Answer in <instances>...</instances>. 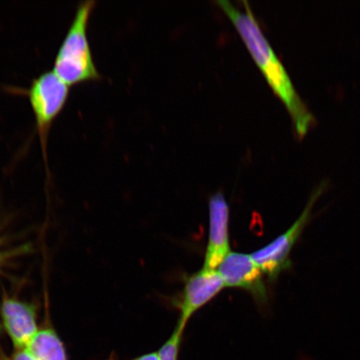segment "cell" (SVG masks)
<instances>
[{
	"mask_svg": "<svg viewBox=\"0 0 360 360\" xmlns=\"http://www.w3.org/2000/svg\"><path fill=\"white\" fill-rule=\"evenodd\" d=\"M1 326H2L1 323H0V332H1V328H2Z\"/></svg>",
	"mask_w": 360,
	"mask_h": 360,
	"instance_id": "obj_15",
	"label": "cell"
},
{
	"mask_svg": "<svg viewBox=\"0 0 360 360\" xmlns=\"http://www.w3.org/2000/svg\"><path fill=\"white\" fill-rule=\"evenodd\" d=\"M96 0L79 4L53 61V71L69 85L100 79L88 38V27Z\"/></svg>",
	"mask_w": 360,
	"mask_h": 360,
	"instance_id": "obj_2",
	"label": "cell"
},
{
	"mask_svg": "<svg viewBox=\"0 0 360 360\" xmlns=\"http://www.w3.org/2000/svg\"><path fill=\"white\" fill-rule=\"evenodd\" d=\"M0 360H11V359H8L6 356H4V354H1V356H0Z\"/></svg>",
	"mask_w": 360,
	"mask_h": 360,
	"instance_id": "obj_13",
	"label": "cell"
},
{
	"mask_svg": "<svg viewBox=\"0 0 360 360\" xmlns=\"http://www.w3.org/2000/svg\"><path fill=\"white\" fill-rule=\"evenodd\" d=\"M26 350L36 360H67L65 346L52 328L39 330Z\"/></svg>",
	"mask_w": 360,
	"mask_h": 360,
	"instance_id": "obj_9",
	"label": "cell"
},
{
	"mask_svg": "<svg viewBox=\"0 0 360 360\" xmlns=\"http://www.w3.org/2000/svg\"><path fill=\"white\" fill-rule=\"evenodd\" d=\"M17 90L28 98L34 117L35 130L38 132L43 157L46 161L49 130L66 105L70 87L51 70L43 72L31 80L29 88Z\"/></svg>",
	"mask_w": 360,
	"mask_h": 360,
	"instance_id": "obj_3",
	"label": "cell"
},
{
	"mask_svg": "<svg viewBox=\"0 0 360 360\" xmlns=\"http://www.w3.org/2000/svg\"><path fill=\"white\" fill-rule=\"evenodd\" d=\"M210 228L204 267L216 269L231 253L229 245V207L221 192L216 193L209 201Z\"/></svg>",
	"mask_w": 360,
	"mask_h": 360,
	"instance_id": "obj_7",
	"label": "cell"
},
{
	"mask_svg": "<svg viewBox=\"0 0 360 360\" xmlns=\"http://www.w3.org/2000/svg\"><path fill=\"white\" fill-rule=\"evenodd\" d=\"M225 288L217 270L202 268L187 278L177 306L179 309V323L186 326L193 314L204 307Z\"/></svg>",
	"mask_w": 360,
	"mask_h": 360,
	"instance_id": "obj_6",
	"label": "cell"
},
{
	"mask_svg": "<svg viewBox=\"0 0 360 360\" xmlns=\"http://www.w3.org/2000/svg\"><path fill=\"white\" fill-rule=\"evenodd\" d=\"M225 287L245 290L259 304H266L268 292L264 274L250 255L231 252L217 269Z\"/></svg>",
	"mask_w": 360,
	"mask_h": 360,
	"instance_id": "obj_5",
	"label": "cell"
},
{
	"mask_svg": "<svg viewBox=\"0 0 360 360\" xmlns=\"http://www.w3.org/2000/svg\"><path fill=\"white\" fill-rule=\"evenodd\" d=\"M216 4L235 25L269 86L285 103L297 134L300 137L304 136L315 122L314 117L297 92L285 65L265 37L250 4L243 1L244 11L238 10L231 2L224 0H218Z\"/></svg>",
	"mask_w": 360,
	"mask_h": 360,
	"instance_id": "obj_1",
	"label": "cell"
},
{
	"mask_svg": "<svg viewBox=\"0 0 360 360\" xmlns=\"http://www.w3.org/2000/svg\"><path fill=\"white\" fill-rule=\"evenodd\" d=\"M184 328L186 326L178 322L172 335L165 342L158 353L160 360H178Z\"/></svg>",
	"mask_w": 360,
	"mask_h": 360,
	"instance_id": "obj_10",
	"label": "cell"
},
{
	"mask_svg": "<svg viewBox=\"0 0 360 360\" xmlns=\"http://www.w3.org/2000/svg\"><path fill=\"white\" fill-rule=\"evenodd\" d=\"M323 192V187L313 193L302 214L296 219L287 231L274 238L269 245L252 253L251 257L264 276H266L269 281H276L280 274L290 268V254L292 248L298 241L303 233L305 225L311 218L312 210L315 202Z\"/></svg>",
	"mask_w": 360,
	"mask_h": 360,
	"instance_id": "obj_4",
	"label": "cell"
},
{
	"mask_svg": "<svg viewBox=\"0 0 360 360\" xmlns=\"http://www.w3.org/2000/svg\"><path fill=\"white\" fill-rule=\"evenodd\" d=\"M1 263H2V255L0 253V267H1Z\"/></svg>",
	"mask_w": 360,
	"mask_h": 360,
	"instance_id": "obj_14",
	"label": "cell"
},
{
	"mask_svg": "<svg viewBox=\"0 0 360 360\" xmlns=\"http://www.w3.org/2000/svg\"><path fill=\"white\" fill-rule=\"evenodd\" d=\"M12 360H36L26 349H18Z\"/></svg>",
	"mask_w": 360,
	"mask_h": 360,
	"instance_id": "obj_11",
	"label": "cell"
},
{
	"mask_svg": "<svg viewBox=\"0 0 360 360\" xmlns=\"http://www.w3.org/2000/svg\"><path fill=\"white\" fill-rule=\"evenodd\" d=\"M0 317L17 350L26 349L39 331L35 306L7 296L0 308Z\"/></svg>",
	"mask_w": 360,
	"mask_h": 360,
	"instance_id": "obj_8",
	"label": "cell"
},
{
	"mask_svg": "<svg viewBox=\"0 0 360 360\" xmlns=\"http://www.w3.org/2000/svg\"><path fill=\"white\" fill-rule=\"evenodd\" d=\"M112 360V359H109ZM132 360H160L159 354L158 353H150L142 355V356H139L136 359Z\"/></svg>",
	"mask_w": 360,
	"mask_h": 360,
	"instance_id": "obj_12",
	"label": "cell"
}]
</instances>
